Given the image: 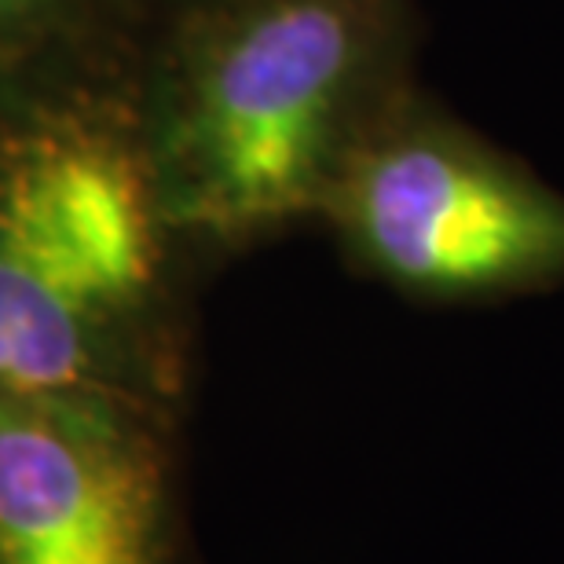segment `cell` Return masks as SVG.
<instances>
[{
  "instance_id": "obj_1",
  "label": "cell",
  "mask_w": 564,
  "mask_h": 564,
  "mask_svg": "<svg viewBox=\"0 0 564 564\" xmlns=\"http://www.w3.org/2000/svg\"><path fill=\"white\" fill-rule=\"evenodd\" d=\"M422 0H213L154 22L132 110L176 231L206 268L315 224L419 85Z\"/></svg>"
},
{
  "instance_id": "obj_2",
  "label": "cell",
  "mask_w": 564,
  "mask_h": 564,
  "mask_svg": "<svg viewBox=\"0 0 564 564\" xmlns=\"http://www.w3.org/2000/svg\"><path fill=\"white\" fill-rule=\"evenodd\" d=\"M202 272L158 191L132 74L0 93V386L184 414Z\"/></svg>"
},
{
  "instance_id": "obj_3",
  "label": "cell",
  "mask_w": 564,
  "mask_h": 564,
  "mask_svg": "<svg viewBox=\"0 0 564 564\" xmlns=\"http://www.w3.org/2000/svg\"><path fill=\"white\" fill-rule=\"evenodd\" d=\"M315 224L356 275L429 308L564 290V191L422 85L352 154Z\"/></svg>"
},
{
  "instance_id": "obj_4",
  "label": "cell",
  "mask_w": 564,
  "mask_h": 564,
  "mask_svg": "<svg viewBox=\"0 0 564 564\" xmlns=\"http://www.w3.org/2000/svg\"><path fill=\"white\" fill-rule=\"evenodd\" d=\"M184 414L0 386V564H184Z\"/></svg>"
},
{
  "instance_id": "obj_5",
  "label": "cell",
  "mask_w": 564,
  "mask_h": 564,
  "mask_svg": "<svg viewBox=\"0 0 564 564\" xmlns=\"http://www.w3.org/2000/svg\"><path fill=\"white\" fill-rule=\"evenodd\" d=\"M147 33L137 0H0V93L129 77Z\"/></svg>"
},
{
  "instance_id": "obj_6",
  "label": "cell",
  "mask_w": 564,
  "mask_h": 564,
  "mask_svg": "<svg viewBox=\"0 0 564 564\" xmlns=\"http://www.w3.org/2000/svg\"><path fill=\"white\" fill-rule=\"evenodd\" d=\"M140 11L147 15V22H162L169 15H176V11H191V8H202V4H213V0H137Z\"/></svg>"
}]
</instances>
